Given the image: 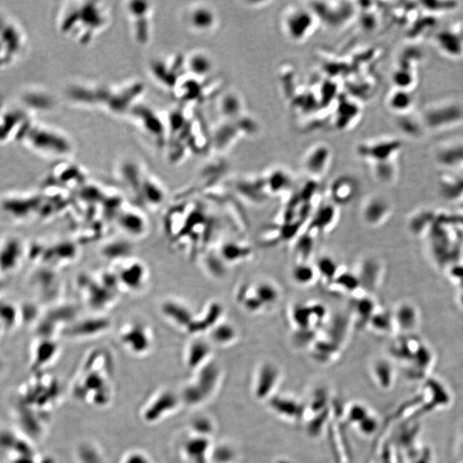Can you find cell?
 Masks as SVG:
<instances>
[{
    "instance_id": "6da1fadb",
    "label": "cell",
    "mask_w": 463,
    "mask_h": 463,
    "mask_svg": "<svg viewBox=\"0 0 463 463\" xmlns=\"http://www.w3.org/2000/svg\"><path fill=\"white\" fill-rule=\"evenodd\" d=\"M111 19V9L106 2L71 1L59 7L57 26L63 36L88 46L108 28Z\"/></svg>"
},
{
    "instance_id": "7a4b0ae2",
    "label": "cell",
    "mask_w": 463,
    "mask_h": 463,
    "mask_svg": "<svg viewBox=\"0 0 463 463\" xmlns=\"http://www.w3.org/2000/svg\"><path fill=\"white\" fill-rule=\"evenodd\" d=\"M142 93L141 83L136 82L122 85H76L70 89L69 97L78 104L95 106L110 113L126 114L136 108Z\"/></svg>"
},
{
    "instance_id": "3957f363",
    "label": "cell",
    "mask_w": 463,
    "mask_h": 463,
    "mask_svg": "<svg viewBox=\"0 0 463 463\" xmlns=\"http://www.w3.org/2000/svg\"><path fill=\"white\" fill-rule=\"evenodd\" d=\"M108 356L100 351L93 352L85 359L73 385L78 400L96 407H106L112 402L113 389L109 379Z\"/></svg>"
},
{
    "instance_id": "277c9868",
    "label": "cell",
    "mask_w": 463,
    "mask_h": 463,
    "mask_svg": "<svg viewBox=\"0 0 463 463\" xmlns=\"http://www.w3.org/2000/svg\"><path fill=\"white\" fill-rule=\"evenodd\" d=\"M20 137L25 146L41 156L63 158L71 154L70 139L65 133L51 126L28 123Z\"/></svg>"
},
{
    "instance_id": "5b68a950",
    "label": "cell",
    "mask_w": 463,
    "mask_h": 463,
    "mask_svg": "<svg viewBox=\"0 0 463 463\" xmlns=\"http://www.w3.org/2000/svg\"><path fill=\"white\" fill-rule=\"evenodd\" d=\"M427 133H439L463 125V103L444 99L424 106L418 113Z\"/></svg>"
},
{
    "instance_id": "8992f818",
    "label": "cell",
    "mask_w": 463,
    "mask_h": 463,
    "mask_svg": "<svg viewBox=\"0 0 463 463\" xmlns=\"http://www.w3.org/2000/svg\"><path fill=\"white\" fill-rule=\"evenodd\" d=\"M194 379L185 386L180 394L183 403L188 406H200L209 401L218 390L220 369L213 360L193 373Z\"/></svg>"
},
{
    "instance_id": "52a82bcc",
    "label": "cell",
    "mask_w": 463,
    "mask_h": 463,
    "mask_svg": "<svg viewBox=\"0 0 463 463\" xmlns=\"http://www.w3.org/2000/svg\"><path fill=\"white\" fill-rule=\"evenodd\" d=\"M320 23V19L311 7L288 6L281 16L284 35L295 44L309 40L316 32Z\"/></svg>"
},
{
    "instance_id": "ba28073f",
    "label": "cell",
    "mask_w": 463,
    "mask_h": 463,
    "mask_svg": "<svg viewBox=\"0 0 463 463\" xmlns=\"http://www.w3.org/2000/svg\"><path fill=\"white\" fill-rule=\"evenodd\" d=\"M125 11L128 19L130 32L139 46H147L152 37L154 6L151 2H126Z\"/></svg>"
},
{
    "instance_id": "9c48e42d",
    "label": "cell",
    "mask_w": 463,
    "mask_h": 463,
    "mask_svg": "<svg viewBox=\"0 0 463 463\" xmlns=\"http://www.w3.org/2000/svg\"><path fill=\"white\" fill-rule=\"evenodd\" d=\"M118 339L127 352L137 357L148 355L154 347V335L151 327L142 322H129L123 326Z\"/></svg>"
},
{
    "instance_id": "30bf717a",
    "label": "cell",
    "mask_w": 463,
    "mask_h": 463,
    "mask_svg": "<svg viewBox=\"0 0 463 463\" xmlns=\"http://www.w3.org/2000/svg\"><path fill=\"white\" fill-rule=\"evenodd\" d=\"M402 150L401 140L392 137L368 140L357 147L360 158L368 165L397 161Z\"/></svg>"
},
{
    "instance_id": "8fae6325",
    "label": "cell",
    "mask_w": 463,
    "mask_h": 463,
    "mask_svg": "<svg viewBox=\"0 0 463 463\" xmlns=\"http://www.w3.org/2000/svg\"><path fill=\"white\" fill-rule=\"evenodd\" d=\"M184 405L180 395L171 390H161L153 395L142 409V418L148 424L157 423L175 413Z\"/></svg>"
},
{
    "instance_id": "7c38bea8",
    "label": "cell",
    "mask_w": 463,
    "mask_h": 463,
    "mask_svg": "<svg viewBox=\"0 0 463 463\" xmlns=\"http://www.w3.org/2000/svg\"><path fill=\"white\" fill-rule=\"evenodd\" d=\"M118 266L116 274L121 290L134 292V294L146 290L150 273L143 262L131 258L118 263Z\"/></svg>"
},
{
    "instance_id": "4fadbf2b",
    "label": "cell",
    "mask_w": 463,
    "mask_h": 463,
    "mask_svg": "<svg viewBox=\"0 0 463 463\" xmlns=\"http://www.w3.org/2000/svg\"><path fill=\"white\" fill-rule=\"evenodd\" d=\"M184 21L186 26L194 33L208 34L218 26L219 18L213 7L206 4H194L185 10Z\"/></svg>"
},
{
    "instance_id": "5bb4252c",
    "label": "cell",
    "mask_w": 463,
    "mask_h": 463,
    "mask_svg": "<svg viewBox=\"0 0 463 463\" xmlns=\"http://www.w3.org/2000/svg\"><path fill=\"white\" fill-rule=\"evenodd\" d=\"M332 161V148L325 143H317L305 153L303 167L308 175L317 178L328 173Z\"/></svg>"
},
{
    "instance_id": "9a60e30c",
    "label": "cell",
    "mask_w": 463,
    "mask_h": 463,
    "mask_svg": "<svg viewBox=\"0 0 463 463\" xmlns=\"http://www.w3.org/2000/svg\"><path fill=\"white\" fill-rule=\"evenodd\" d=\"M161 316L170 325L182 331H188L194 320L192 308L185 301L178 298H167L160 305Z\"/></svg>"
},
{
    "instance_id": "2e32d148",
    "label": "cell",
    "mask_w": 463,
    "mask_h": 463,
    "mask_svg": "<svg viewBox=\"0 0 463 463\" xmlns=\"http://www.w3.org/2000/svg\"><path fill=\"white\" fill-rule=\"evenodd\" d=\"M282 372L278 365L265 361L258 365L255 375L253 392L258 400H265L278 389Z\"/></svg>"
},
{
    "instance_id": "e0dca14e",
    "label": "cell",
    "mask_w": 463,
    "mask_h": 463,
    "mask_svg": "<svg viewBox=\"0 0 463 463\" xmlns=\"http://www.w3.org/2000/svg\"><path fill=\"white\" fill-rule=\"evenodd\" d=\"M433 158L449 171L463 169V139H446L433 148Z\"/></svg>"
},
{
    "instance_id": "ac0fdd59",
    "label": "cell",
    "mask_w": 463,
    "mask_h": 463,
    "mask_svg": "<svg viewBox=\"0 0 463 463\" xmlns=\"http://www.w3.org/2000/svg\"><path fill=\"white\" fill-rule=\"evenodd\" d=\"M111 327L112 322L108 317L96 315L72 322L67 330V334L73 339H94L107 333Z\"/></svg>"
},
{
    "instance_id": "d6986e66",
    "label": "cell",
    "mask_w": 463,
    "mask_h": 463,
    "mask_svg": "<svg viewBox=\"0 0 463 463\" xmlns=\"http://www.w3.org/2000/svg\"><path fill=\"white\" fill-rule=\"evenodd\" d=\"M360 183L350 174H342L335 178L330 185L331 201L337 206L350 205L358 196Z\"/></svg>"
},
{
    "instance_id": "ffe728a7",
    "label": "cell",
    "mask_w": 463,
    "mask_h": 463,
    "mask_svg": "<svg viewBox=\"0 0 463 463\" xmlns=\"http://www.w3.org/2000/svg\"><path fill=\"white\" fill-rule=\"evenodd\" d=\"M184 359L186 367L196 372L212 360V344L208 339L193 337L185 347Z\"/></svg>"
},
{
    "instance_id": "44dd1931",
    "label": "cell",
    "mask_w": 463,
    "mask_h": 463,
    "mask_svg": "<svg viewBox=\"0 0 463 463\" xmlns=\"http://www.w3.org/2000/svg\"><path fill=\"white\" fill-rule=\"evenodd\" d=\"M224 310L218 301H211L205 305L203 311L196 315L190 325L188 334L192 337H201V334L208 333L214 326L223 321Z\"/></svg>"
},
{
    "instance_id": "7402d4cb",
    "label": "cell",
    "mask_w": 463,
    "mask_h": 463,
    "mask_svg": "<svg viewBox=\"0 0 463 463\" xmlns=\"http://www.w3.org/2000/svg\"><path fill=\"white\" fill-rule=\"evenodd\" d=\"M437 50L444 56L459 58L463 56V39L458 29H444L434 36Z\"/></svg>"
},
{
    "instance_id": "603a6c76",
    "label": "cell",
    "mask_w": 463,
    "mask_h": 463,
    "mask_svg": "<svg viewBox=\"0 0 463 463\" xmlns=\"http://www.w3.org/2000/svg\"><path fill=\"white\" fill-rule=\"evenodd\" d=\"M82 282H83L82 290L85 298L91 307L104 308L114 302L116 292L109 290L108 288L103 285L98 279H96L95 281L88 279L87 281Z\"/></svg>"
},
{
    "instance_id": "cb8c5ba5",
    "label": "cell",
    "mask_w": 463,
    "mask_h": 463,
    "mask_svg": "<svg viewBox=\"0 0 463 463\" xmlns=\"http://www.w3.org/2000/svg\"><path fill=\"white\" fill-rule=\"evenodd\" d=\"M214 68L213 59L203 51H195L189 56L185 57V70L194 78L205 80L211 75Z\"/></svg>"
},
{
    "instance_id": "d4e9b609",
    "label": "cell",
    "mask_w": 463,
    "mask_h": 463,
    "mask_svg": "<svg viewBox=\"0 0 463 463\" xmlns=\"http://www.w3.org/2000/svg\"><path fill=\"white\" fill-rule=\"evenodd\" d=\"M416 98L414 92L393 88L386 96V105L390 112L397 116L414 112Z\"/></svg>"
},
{
    "instance_id": "484cf974",
    "label": "cell",
    "mask_w": 463,
    "mask_h": 463,
    "mask_svg": "<svg viewBox=\"0 0 463 463\" xmlns=\"http://www.w3.org/2000/svg\"><path fill=\"white\" fill-rule=\"evenodd\" d=\"M389 211L388 202L383 198L375 196L365 202L361 216L368 226H377L387 218Z\"/></svg>"
},
{
    "instance_id": "4316f807",
    "label": "cell",
    "mask_w": 463,
    "mask_h": 463,
    "mask_svg": "<svg viewBox=\"0 0 463 463\" xmlns=\"http://www.w3.org/2000/svg\"><path fill=\"white\" fill-rule=\"evenodd\" d=\"M118 227L127 235L140 238L146 235L148 220L144 216L135 210L122 211L117 220Z\"/></svg>"
},
{
    "instance_id": "83f0119b",
    "label": "cell",
    "mask_w": 463,
    "mask_h": 463,
    "mask_svg": "<svg viewBox=\"0 0 463 463\" xmlns=\"http://www.w3.org/2000/svg\"><path fill=\"white\" fill-rule=\"evenodd\" d=\"M207 334L209 335L208 340L211 344L222 347L231 346L239 338L236 327L225 320L218 322Z\"/></svg>"
},
{
    "instance_id": "f1b7e54d",
    "label": "cell",
    "mask_w": 463,
    "mask_h": 463,
    "mask_svg": "<svg viewBox=\"0 0 463 463\" xmlns=\"http://www.w3.org/2000/svg\"><path fill=\"white\" fill-rule=\"evenodd\" d=\"M253 294L265 310L272 308L278 305L282 296L281 290L278 284L269 281V280L258 282L253 288Z\"/></svg>"
},
{
    "instance_id": "f546056e",
    "label": "cell",
    "mask_w": 463,
    "mask_h": 463,
    "mask_svg": "<svg viewBox=\"0 0 463 463\" xmlns=\"http://www.w3.org/2000/svg\"><path fill=\"white\" fill-rule=\"evenodd\" d=\"M219 111L228 121H235L243 118L245 103L235 92H228L220 100Z\"/></svg>"
},
{
    "instance_id": "4dcf8cb0",
    "label": "cell",
    "mask_w": 463,
    "mask_h": 463,
    "mask_svg": "<svg viewBox=\"0 0 463 463\" xmlns=\"http://www.w3.org/2000/svg\"><path fill=\"white\" fill-rule=\"evenodd\" d=\"M320 278L315 265H310L308 262H297L292 268L291 279L297 286L307 288L313 285Z\"/></svg>"
},
{
    "instance_id": "1f68e13d",
    "label": "cell",
    "mask_w": 463,
    "mask_h": 463,
    "mask_svg": "<svg viewBox=\"0 0 463 463\" xmlns=\"http://www.w3.org/2000/svg\"><path fill=\"white\" fill-rule=\"evenodd\" d=\"M397 125L401 133L406 135L407 137L410 138H419L427 134L424 130L422 121L419 116V113L412 112L405 114V116H397Z\"/></svg>"
},
{
    "instance_id": "d6a6232c",
    "label": "cell",
    "mask_w": 463,
    "mask_h": 463,
    "mask_svg": "<svg viewBox=\"0 0 463 463\" xmlns=\"http://www.w3.org/2000/svg\"><path fill=\"white\" fill-rule=\"evenodd\" d=\"M361 116V108L359 104L350 101L340 103L335 113V123L339 129H346L352 126Z\"/></svg>"
},
{
    "instance_id": "836d02e7",
    "label": "cell",
    "mask_w": 463,
    "mask_h": 463,
    "mask_svg": "<svg viewBox=\"0 0 463 463\" xmlns=\"http://www.w3.org/2000/svg\"><path fill=\"white\" fill-rule=\"evenodd\" d=\"M131 253L133 246L125 240H114L106 244L101 249V254L106 259L117 263L131 258Z\"/></svg>"
},
{
    "instance_id": "e575fe53",
    "label": "cell",
    "mask_w": 463,
    "mask_h": 463,
    "mask_svg": "<svg viewBox=\"0 0 463 463\" xmlns=\"http://www.w3.org/2000/svg\"><path fill=\"white\" fill-rule=\"evenodd\" d=\"M265 185L270 193H283L292 185V177L286 170L276 168L268 174Z\"/></svg>"
},
{
    "instance_id": "d590c367",
    "label": "cell",
    "mask_w": 463,
    "mask_h": 463,
    "mask_svg": "<svg viewBox=\"0 0 463 463\" xmlns=\"http://www.w3.org/2000/svg\"><path fill=\"white\" fill-rule=\"evenodd\" d=\"M337 207L334 203H331L322 205L318 209L312 220V230L325 232L327 229L332 228L337 218Z\"/></svg>"
},
{
    "instance_id": "8d00e7d4",
    "label": "cell",
    "mask_w": 463,
    "mask_h": 463,
    "mask_svg": "<svg viewBox=\"0 0 463 463\" xmlns=\"http://www.w3.org/2000/svg\"><path fill=\"white\" fill-rule=\"evenodd\" d=\"M393 88L413 91L418 82L414 68L399 65L392 74Z\"/></svg>"
},
{
    "instance_id": "74e56055",
    "label": "cell",
    "mask_w": 463,
    "mask_h": 463,
    "mask_svg": "<svg viewBox=\"0 0 463 463\" xmlns=\"http://www.w3.org/2000/svg\"><path fill=\"white\" fill-rule=\"evenodd\" d=\"M59 347L58 344L49 340L38 344L35 354V365L44 367L52 363L58 355Z\"/></svg>"
},
{
    "instance_id": "f35d334b",
    "label": "cell",
    "mask_w": 463,
    "mask_h": 463,
    "mask_svg": "<svg viewBox=\"0 0 463 463\" xmlns=\"http://www.w3.org/2000/svg\"><path fill=\"white\" fill-rule=\"evenodd\" d=\"M315 266L320 278L324 279L325 283L329 284L332 283L342 272L340 270L339 263L330 256L321 257L318 259Z\"/></svg>"
},
{
    "instance_id": "ab89813d",
    "label": "cell",
    "mask_w": 463,
    "mask_h": 463,
    "mask_svg": "<svg viewBox=\"0 0 463 463\" xmlns=\"http://www.w3.org/2000/svg\"><path fill=\"white\" fill-rule=\"evenodd\" d=\"M373 175L381 183L390 184L397 177L398 168L397 161L369 165Z\"/></svg>"
},
{
    "instance_id": "60d3db41",
    "label": "cell",
    "mask_w": 463,
    "mask_h": 463,
    "mask_svg": "<svg viewBox=\"0 0 463 463\" xmlns=\"http://www.w3.org/2000/svg\"><path fill=\"white\" fill-rule=\"evenodd\" d=\"M330 285H335L338 290L347 294H355L357 290H361L356 275L347 271H342Z\"/></svg>"
},
{
    "instance_id": "b9f144b4",
    "label": "cell",
    "mask_w": 463,
    "mask_h": 463,
    "mask_svg": "<svg viewBox=\"0 0 463 463\" xmlns=\"http://www.w3.org/2000/svg\"><path fill=\"white\" fill-rule=\"evenodd\" d=\"M375 304L368 298L363 295L358 296V299L352 304V312L354 315L356 316V320L358 322L367 321L370 322L372 320V314L373 309H375Z\"/></svg>"
},
{
    "instance_id": "7bdbcfd3",
    "label": "cell",
    "mask_w": 463,
    "mask_h": 463,
    "mask_svg": "<svg viewBox=\"0 0 463 463\" xmlns=\"http://www.w3.org/2000/svg\"><path fill=\"white\" fill-rule=\"evenodd\" d=\"M248 250L245 246L239 244L228 243L223 245L220 250V256L225 263H236L241 260V258L248 256Z\"/></svg>"
},
{
    "instance_id": "ee69618b",
    "label": "cell",
    "mask_w": 463,
    "mask_h": 463,
    "mask_svg": "<svg viewBox=\"0 0 463 463\" xmlns=\"http://www.w3.org/2000/svg\"><path fill=\"white\" fill-rule=\"evenodd\" d=\"M422 9L428 15L437 16L439 14H448L457 10L459 4L457 2L448 1H424L420 3Z\"/></svg>"
},
{
    "instance_id": "f6af8a7d",
    "label": "cell",
    "mask_w": 463,
    "mask_h": 463,
    "mask_svg": "<svg viewBox=\"0 0 463 463\" xmlns=\"http://www.w3.org/2000/svg\"><path fill=\"white\" fill-rule=\"evenodd\" d=\"M120 463H154L146 452L142 450H131L122 457Z\"/></svg>"
}]
</instances>
